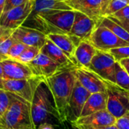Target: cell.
<instances>
[{"label":"cell","mask_w":129,"mask_h":129,"mask_svg":"<svg viewBox=\"0 0 129 129\" xmlns=\"http://www.w3.org/2000/svg\"><path fill=\"white\" fill-rule=\"evenodd\" d=\"M40 53V49L36 47L27 46L22 54L18 57L17 60L24 64H29L31 63L35 57Z\"/></svg>","instance_id":"obj_26"},{"label":"cell","mask_w":129,"mask_h":129,"mask_svg":"<svg viewBox=\"0 0 129 129\" xmlns=\"http://www.w3.org/2000/svg\"><path fill=\"white\" fill-rule=\"evenodd\" d=\"M0 78H1V79H3V78H4L3 69H2V64H1V62H0Z\"/></svg>","instance_id":"obj_39"},{"label":"cell","mask_w":129,"mask_h":129,"mask_svg":"<svg viewBox=\"0 0 129 129\" xmlns=\"http://www.w3.org/2000/svg\"><path fill=\"white\" fill-rule=\"evenodd\" d=\"M11 35L6 36L0 39V56L5 59H8V53L12 45L16 42V40L13 38Z\"/></svg>","instance_id":"obj_29"},{"label":"cell","mask_w":129,"mask_h":129,"mask_svg":"<svg viewBox=\"0 0 129 129\" xmlns=\"http://www.w3.org/2000/svg\"><path fill=\"white\" fill-rule=\"evenodd\" d=\"M119 63L122 66V67L127 71V73L129 74V58L123 59V60H120Z\"/></svg>","instance_id":"obj_36"},{"label":"cell","mask_w":129,"mask_h":129,"mask_svg":"<svg viewBox=\"0 0 129 129\" xmlns=\"http://www.w3.org/2000/svg\"><path fill=\"white\" fill-rule=\"evenodd\" d=\"M73 126L78 129H118L115 125H108V126H91V125H73Z\"/></svg>","instance_id":"obj_34"},{"label":"cell","mask_w":129,"mask_h":129,"mask_svg":"<svg viewBox=\"0 0 129 129\" xmlns=\"http://www.w3.org/2000/svg\"><path fill=\"white\" fill-rule=\"evenodd\" d=\"M32 8L33 1L29 0L26 3L3 13L0 17V26L11 30L23 26L30 15Z\"/></svg>","instance_id":"obj_9"},{"label":"cell","mask_w":129,"mask_h":129,"mask_svg":"<svg viewBox=\"0 0 129 129\" xmlns=\"http://www.w3.org/2000/svg\"><path fill=\"white\" fill-rule=\"evenodd\" d=\"M27 65L30 67L35 76L43 79L52 76L60 70L63 69L58 63L41 52Z\"/></svg>","instance_id":"obj_15"},{"label":"cell","mask_w":129,"mask_h":129,"mask_svg":"<svg viewBox=\"0 0 129 129\" xmlns=\"http://www.w3.org/2000/svg\"><path fill=\"white\" fill-rule=\"evenodd\" d=\"M76 67L63 68L52 76L45 79L52 96L60 122L68 121V107L76 82Z\"/></svg>","instance_id":"obj_1"},{"label":"cell","mask_w":129,"mask_h":129,"mask_svg":"<svg viewBox=\"0 0 129 129\" xmlns=\"http://www.w3.org/2000/svg\"><path fill=\"white\" fill-rule=\"evenodd\" d=\"M123 27H124L126 30H128L129 32V26H123Z\"/></svg>","instance_id":"obj_42"},{"label":"cell","mask_w":129,"mask_h":129,"mask_svg":"<svg viewBox=\"0 0 129 129\" xmlns=\"http://www.w3.org/2000/svg\"><path fill=\"white\" fill-rule=\"evenodd\" d=\"M0 129H33L30 104L11 93V104L0 120Z\"/></svg>","instance_id":"obj_4"},{"label":"cell","mask_w":129,"mask_h":129,"mask_svg":"<svg viewBox=\"0 0 129 129\" xmlns=\"http://www.w3.org/2000/svg\"><path fill=\"white\" fill-rule=\"evenodd\" d=\"M1 64L3 69V79H29L38 77L27 64L17 60L8 58L2 60Z\"/></svg>","instance_id":"obj_14"},{"label":"cell","mask_w":129,"mask_h":129,"mask_svg":"<svg viewBox=\"0 0 129 129\" xmlns=\"http://www.w3.org/2000/svg\"><path fill=\"white\" fill-rule=\"evenodd\" d=\"M107 100V92L91 94V95L89 96V98H88V100L86 101L84 105L80 117L87 116L88 115H91L98 111L106 110Z\"/></svg>","instance_id":"obj_22"},{"label":"cell","mask_w":129,"mask_h":129,"mask_svg":"<svg viewBox=\"0 0 129 129\" xmlns=\"http://www.w3.org/2000/svg\"><path fill=\"white\" fill-rule=\"evenodd\" d=\"M88 41L97 50L104 51L129 45V43L119 38L110 29L102 25H98L95 28Z\"/></svg>","instance_id":"obj_7"},{"label":"cell","mask_w":129,"mask_h":129,"mask_svg":"<svg viewBox=\"0 0 129 129\" xmlns=\"http://www.w3.org/2000/svg\"><path fill=\"white\" fill-rule=\"evenodd\" d=\"M115 125L118 129H129V113L116 119Z\"/></svg>","instance_id":"obj_32"},{"label":"cell","mask_w":129,"mask_h":129,"mask_svg":"<svg viewBox=\"0 0 129 129\" xmlns=\"http://www.w3.org/2000/svg\"><path fill=\"white\" fill-rule=\"evenodd\" d=\"M90 95L91 93L76 80L69 103L68 121L73 123L80 117L84 105Z\"/></svg>","instance_id":"obj_12"},{"label":"cell","mask_w":129,"mask_h":129,"mask_svg":"<svg viewBox=\"0 0 129 129\" xmlns=\"http://www.w3.org/2000/svg\"><path fill=\"white\" fill-rule=\"evenodd\" d=\"M27 1H29V0H6L3 13L12 9L14 8L20 6V5L26 3Z\"/></svg>","instance_id":"obj_33"},{"label":"cell","mask_w":129,"mask_h":129,"mask_svg":"<svg viewBox=\"0 0 129 129\" xmlns=\"http://www.w3.org/2000/svg\"><path fill=\"white\" fill-rule=\"evenodd\" d=\"M107 86V110L116 119L129 113V91L115 83L105 81Z\"/></svg>","instance_id":"obj_5"},{"label":"cell","mask_w":129,"mask_h":129,"mask_svg":"<svg viewBox=\"0 0 129 129\" xmlns=\"http://www.w3.org/2000/svg\"><path fill=\"white\" fill-rule=\"evenodd\" d=\"M46 36L50 41L56 45L78 67L74 58V54L76 46L81 42L80 39L70 34L51 33Z\"/></svg>","instance_id":"obj_17"},{"label":"cell","mask_w":129,"mask_h":129,"mask_svg":"<svg viewBox=\"0 0 129 129\" xmlns=\"http://www.w3.org/2000/svg\"><path fill=\"white\" fill-rule=\"evenodd\" d=\"M116 119L107 110L80 117L72 125H87L91 126H108L115 125Z\"/></svg>","instance_id":"obj_18"},{"label":"cell","mask_w":129,"mask_h":129,"mask_svg":"<svg viewBox=\"0 0 129 129\" xmlns=\"http://www.w3.org/2000/svg\"><path fill=\"white\" fill-rule=\"evenodd\" d=\"M115 84L129 91V74L119 62L115 64Z\"/></svg>","instance_id":"obj_24"},{"label":"cell","mask_w":129,"mask_h":129,"mask_svg":"<svg viewBox=\"0 0 129 129\" xmlns=\"http://www.w3.org/2000/svg\"><path fill=\"white\" fill-rule=\"evenodd\" d=\"M104 1V10L106 8V6L107 5V4L111 1V0H103Z\"/></svg>","instance_id":"obj_40"},{"label":"cell","mask_w":129,"mask_h":129,"mask_svg":"<svg viewBox=\"0 0 129 129\" xmlns=\"http://www.w3.org/2000/svg\"><path fill=\"white\" fill-rule=\"evenodd\" d=\"M97 52V49L88 40H83L76 46L74 58L78 67L89 68L91 62Z\"/></svg>","instance_id":"obj_21"},{"label":"cell","mask_w":129,"mask_h":129,"mask_svg":"<svg viewBox=\"0 0 129 129\" xmlns=\"http://www.w3.org/2000/svg\"><path fill=\"white\" fill-rule=\"evenodd\" d=\"M5 60V58H4V57H2V56H0V62H1L2 60Z\"/></svg>","instance_id":"obj_43"},{"label":"cell","mask_w":129,"mask_h":129,"mask_svg":"<svg viewBox=\"0 0 129 129\" xmlns=\"http://www.w3.org/2000/svg\"><path fill=\"white\" fill-rule=\"evenodd\" d=\"M31 1H34V0H31Z\"/></svg>","instance_id":"obj_45"},{"label":"cell","mask_w":129,"mask_h":129,"mask_svg":"<svg viewBox=\"0 0 129 129\" xmlns=\"http://www.w3.org/2000/svg\"><path fill=\"white\" fill-rule=\"evenodd\" d=\"M27 46L21 42H15L12 46L11 47L8 53V55H7V57L8 59H13V60H17L18 58V57L22 54V52L25 50V48H26Z\"/></svg>","instance_id":"obj_31"},{"label":"cell","mask_w":129,"mask_h":129,"mask_svg":"<svg viewBox=\"0 0 129 129\" xmlns=\"http://www.w3.org/2000/svg\"><path fill=\"white\" fill-rule=\"evenodd\" d=\"M107 17L120 24L122 26H129V4L116 13Z\"/></svg>","instance_id":"obj_27"},{"label":"cell","mask_w":129,"mask_h":129,"mask_svg":"<svg viewBox=\"0 0 129 129\" xmlns=\"http://www.w3.org/2000/svg\"><path fill=\"white\" fill-rule=\"evenodd\" d=\"M11 36L17 42L39 49L43 47L47 40V36L42 32L24 26L15 29Z\"/></svg>","instance_id":"obj_13"},{"label":"cell","mask_w":129,"mask_h":129,"mask_svg":"<svg viewBox=\"0 0 129 129\" xmlns=\"http://www.w3.org/2000/svg\"><path fill=\"white\" fill-rule=\"evenodd\" d=\"M63 1H64V2H65V1H67V0H63Z\"/></svg>","instance_id":"obj_44"},{"label":"cell","mask_w":129,"mask_h":129,"mask_svg":"<svg viewBox=\"0 0 129 129\" xmlns=\"http://www.w3.org/2000/svg\"><path fill=\"white\" fill-rule=\"evenodd\" d=\"M11 104V93L0 88V120L8 111Z\"/></svg>","instance_id":"obj_28"},{"label":"cell","mask_w":129,"mask_h":129,"mask_svg":"<svg viewBox=\"0 0 129 129\" xmlns=\"http://www.w3.org/2000/svg\"><path fill=\"white\" fill-rule=\"evenodd\" d=\"M76 79L91 94L106 92L105 80L88 68L76 67L75 69Z\"/></svg>","instance_id":"obj_11"},{"label":"cell","mask_w":129,"mask_h":129,"mask_svg":"<svg viewBox=\"0 0 129 129\" xmlns=\"http://www.w3.org/2000/svg\"><path fill=\"white\" fill-rule=\"evenodd\" d=\"M116 62L108 51L97 50L88 69L97 73L104 80L115 83Z\"/></svg>","instance_id":"obj_8"},{"label":"cell","mask_w":129,"mask_h":129,"mask_svg":"<svg viewBox=\"0 0 129 129\" xmlns=\"http://www.w3.org/2000/svg\"><path fill=\"white\" fill-rule=\"evenodd\" d=\"M97 26L98 24L94 20L83 13L75 11V18L70 35L81 41L89 40Z\"/></svg>","instance_id":"obj_16"},{"label":"cell","mask_w":129,"mask_h":129,"mask_svg":"<svg viewBox=\"0 0 129 129\" xmlns=\"http://www.w3.org/2000/svg\"><path fill=\"white\" fill-rule=\"evenodd\" d=\"M108 52L113 57L116 62H119L123 59L129 58V45L116 48L108 51Z\"/></svg>","instance_id":"obj_30"},{"label":"cell","mask_w":129,"mask_h":129,"mask_svg":"<svg viewBox=\"0 0 129 129\" xmlns=\"http://www.w3.org/2000/svg\"><path fill=\"white\" fill-rule=\"evenodd\" d=\"M77 129H78V128H77Z\"/></svg>","instance_id":"obj_46"},{"label":"cell","mask_w":129,"mask_h":129,"mask_svg":"<svg viewBox=\"0 0 129 129\" xmlns=\"http://www.w3.org/2000/svg\"><path fill=\"white\" fill-rule=\"evenodd\" d=\"M129 4V0H111L104 11V17H109L116 13Z\"/></svg>","instance_id":"obj_25"},{"label":"cell","mask_w":129,"mask_h":129,"mask_svg":"<svg viewBox=\"0 0 129 129\" xmlns=\"http://www.w3.org/2000/svg\"><path fill=\"white\" fill-rule=\"evenodd\" d=\"M98 25H102V26H104L107 27L109 29H110L119 38H120L121 39H122L125 42L129 43L128 31L126 30L120 24H119L116 22L113 21V20H111L110 18H109L107 17H104L101 19V20L100 21V23H99Z\"/></svg>","instance_id":"obj_23"},{"label":"cell","mask_w":129,"mask_h":129,"mask_svg":"<svg viewBox=\"0 0 129 129\" xmlns=\"http://www.w3.org/2000/svg\"><path fill=\"white\" fill-rule=\"evenodd\" d=\"M38 129H54V128L53 125L47 123V124H44V125H41Z\"/></svg>","instance_id":"obj_38"},{"label":"cell","mask_w":129,"mask_h":129,"mask_svg":"<svg viewBox=\"0 0 129 129\" xmlns=\"http://www.w3.org/2000/svg\"><path fill=\"white\" fill-rule=\"evenodd\" d=\"M30 113L33 129H38L47 123L52 125L54 119L60 122L52 96L45 80L39 84L35 91L30 103Z\"/></svg>","instance_id":"obj_2"},{"label":"cell","mask_w":129,"mask_h":129,"mask_svg":"<svg viewBox=\"0 0 129 129\" xmlns=\"http://www.w3.org/2000/svg\"><path fill=\"white\" fill-rule=\"evenodd\" d=\"M75 18V11H60L50 14H30L26 20L30 26H26L39 30L45 35L51 33L70 34Z\"/></svg>","instance_id":"obj_3"},{"label":"cell","mask_w":129,"mask_h":129,"mask_svg":"<svg viewBox=\"0 0 129 129\" xmlns=\"http://www.w3.org/2000/svg\"><path fill=\"white\" fill-rule=\"evenodd\" d=\"M73 10L63 0H34L30 14H50L60 11Z\"/></svg>","instance_id":"obj_19"},{"label":"cell","mask_w":129,"mask_h":129,"mask_svg":"<svg viewBox=\"0 0 129 129\" xmlns=\"http://www.w3.org/2000/svg\"><path fill=\"white\" fill-rule=\"evenodd\" d=\"M65 2L73 11L83 13L94 20L98 25L104 17L103 0H67Z\"/></svg>","instance_id":"obj_10"},{"label":"cell","mask_w":129,"mask_h":129,"mask_svg":"<svg viewBox=\"0 0 129 129\" xmlns=\"http://www.w3.org/2000/svg\"><path fill=\"white\" fill-rule=\"evenodd\" d=\"M0 88H3V79L0 78Z\"/></svg>","instance_id":"obj_41"},{"label":"cell","mask_w":129,"mask_h":129,"mask_svg":"<svg viewBox=\"0 0 129 129\" xmlns=\"http://www.w3.org/2000/svg\"><path fill=\"white\" fill-rule=\"evenodd\" d=\"M13 31L14 30L9 29L5 28V27L0 26V39L4 36H11L13 33Z\"/></svg>","instance_id":"obj_35"},{"label":"cell","mask_w":129,"mask_h":129,"mask_svg":"<svg viewBox=\"0 0 129 129\" xmlns=\"http://www.w3.org/2000/svg\"><path fill=\"white\" fill-rule=\"evenodd\" d=\"M5 2H6V0H0V17H1L2 14H3Z\"/></svg>","instance_id":"obj_37"},{"label":"cell","mask_w":129,"mask_h":129,"mask_svg":"<svg viewBox=\"0 0 129 129\" xmlns=\"http://www.w3.org/2000/svg\"><path fill=\"white\" fill-rule=\"evenodd\" d=\"M42 78L36 77L29 79H3V89L31 103L35 91Z\"/></svg>","instance_id":"obj_6"},{"label":"cell","mask_w":129,"mask_h":129,"mask_svg":"<svg viewBox=\"0 0 129 129\" xmlns=\"http://www.w3.org/2000/svg\"><path fill=\"white\" fill-rule=\"evenodd\" d=\"M40 52L52 59L63 68L77 67L56 45H54L48 38L46 42L40 49Z\"/></svg>","instance_id":"obj_20"}]
</instances>
